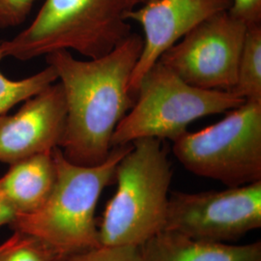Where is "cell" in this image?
Masks as SVG:
<instances>
[{"mask_svg": "<svg viewBox=\"0 0 261 261\" xmlns=\"http://www.w3.org/2000/svg\"><path fill=\"white\" fill-rule=\"evenodd\" d=\"M162 141L136 140L118 163L117 188L98 224L100 245L140 247L164 229L172 169Z\"/></svg>", "mask_w": 261, "mask_h": 261, "instance_id": "277c9868", "label": "cell"}, {"mask_svg": "<svg viewBox=\"0 0 261 261\" xmlns=\"http://www.w3.org/2000/svg\"><path fill=\"white\" fill-rule=\"evenodd\" d=\"M62 257L37 237L14 230L0 244V261H60Z\"/></svg>", "mask_w": 261, "mask_h": 261, "instance_id": "9a60e30c", "label": "cell"}, {"mask_svg": "<svg viewBox=\"0 0 261 261\" xmlns=\"http://www.w3.org/2000/svg\"><path fill=\"white\" fill-rule=\"evenodd\" d=\"M56 182L53 151L10 165L0 176V194L18 215L36 211L45 203Z\"/></svg>", "mask_w": 261, "mask_h": 261, "instance_id": "7c38bea8", "label": "cell"}, {"mask_svg": "<svg viewBox=\"0 0 261 261\" xmlns=\"http://www.w3.org/2000/svg\"><path fill=\"white\" fill-rule=\"evenodd\" d=\"M221 121L173 140V154L190 172L226 187L261 181V103L245 102Z\"/></svg>", "mask_w": 261, "mask_h": 261, "instance_id": "8992f818", "label": "cell"}, {"mask_svg": "<svg viewBox=\"0 0 261 261\" xmlns=\"http://www.w3.org/2000/svg\"><path fill=\"white\" fill-rule=\"evenodd\" d=\"M1 59L3 58L0 53V60ZM57 81L58 76L56 69L48 64L44 70L35 75L19 81L10 80L0 71V116L6 114L16 105L25 102L42 92Z\"/></svg>", "mask_w": 261, "mask_h": 261, "instance_id": "5bb4252c", "label": "cell"}, {"mask_svg": "<svg viewBox=\"0 0 261 261\" xmlns=\"http://www.w3.org/2000/svg\"><path fill=\"white\" fill-rule=\"evenodd\" d=\"M133 10L129 20L143 30V47L132 74L130 90L136 96L143 76L161 56L206 19L229 11L232 0H150Z\"/></svg>", "mask_w": 261, "mask_h": 261, "instance_id": "9c48e42d", "label": "cell"}, {"mask_svg": "<svg viewBox=\"0 0 261 261\" xmlns=\"http://www.w3.org/2000/svg\"><path fill=\"white\" fill-rule=\"evenodd\" d=\"M17 216V211L0 194V227L5 224H12Z\"/></svg>", "mask_w": 261, "mask_h": 261, "instance_id": "d6986e66", "label": "cell"}, {"mask_svg": "<svg viewBox=\"0 0 261 261\" xmlns=\"http://www.w3.org/2000/svg\"><path fill=\"white\" fill-rule=\"evenodd\" d=\"M141 261H261V243L230 245L162 230L140 245Z\"/></svg>", "mask_w": 261, "mask_h": 261, "instance_id": "8fae6325", "label": "cell"}, {"mask_svg": "<svg viewBox=\"0 0 261 261\" xmlns=\"http://www.w3.org/2000/svg\"><path fill=\"white\" fill-rule=\"evenodd\" d=\"M60 261H141L140 248L136 246H105L75 252Z\"/></svg>", "mask_w": 261, "mask_h": 261, "instance_id": "2e32d148", "label": "cell"}, {"mask_svg": "<svg viewBox=\"0 0 261 261\" xmlns=\"http://www.w3.org/2000/svg\"><path fill=\"white\" fill-rule=\"evenodd\" d=\"M260 227L258 181L223 191L171 194L164 229L196 240L228 243Z\"/></svg>", "mask_w": 261, "mask_h": 261, "instance_id": "52a82bcc", "label": "cell"}, {"mask_svg": "<svg viewBox=\"0 0 261 261\" xmlns=\"http://www.w3.org/2000/svg\"><path fill=\"white\" fill-rule=\"evenodd\" d=\"M229 91L247 102L261 103V24L247 28L236 84Z\"/></svg>", "mask_w": 261, "mask_h": 261, "instance_id": "4fadbf2b", "label": "cell"}, {"mask_svg": "<svg viewBox=\"0 0 261 261\" xmlns=\"http://www.w3.org/2000/svg\"><path fill=\"white\" fill-rule=\"evenodd\" d=\"M132 143L113 147L108 159L93 167L69 162L60 148L53 150L56 182L45 203L36 211L18 215L13 230L35 236L62 258L100 246L95 212L106 187L115 180V169Z\"/></svg>", "mask_w": 261, "mask_h": 261, "instance_id": "7a4b0ae2", "label": "cell"}, {"mask_svg": "<svg viewBox=\"0 0 261 261\" xmlns=\"http://www.w3.org/2000/svg\"><path fill=\"white\" fill-rule=\"evenodd\" d=\"M136 97L113 133L112 148L141 139L173 141L197 119L229 112L246 102L229 90L190 85L160 62L143 76Z\"/></svg>", "mask_w": 261, "mask_h": 261, "instance_id": "5b68a950", "label": "cell"}, {"mask_svg": "<svg viewBox=\"0 0 261 261\" xmlns=\"http://www.w3.org/2000/svg\"><path fill=\"white\" fill-rule=\"evenodd\" d=\"M38 0H0V29L17 28L29 16Z\"/></svg>", "mask_w": 261, "mask_h": 261, "instance_id": "e0dca14e", "label": "cell"}, {"mask_svg": "<svg viewBox=\"0 0 261 261\" xmlns=\"http://www.w3.org/2000/svg\"><path fill=\"white\" fill-rule=\"evenodd\" d=\"M142 47L143 37L132 32L100 58L80 60L69 50L46 56L65 95V130L58 148L69 162L93 167L110 156L113 133L135 102L130 77Z\"/></svg>", "mask_w": 261, "mask_h": 261, "instance_id": "6da1fadb", "label": "cell"}, {"mask_svg": "<svg viewBox=\"0 0 261 261\" xmlns=\"http://www.w3.org/2000/svg\"><path fill=\"white\" fill-rule=\"evenodd\" d=\"M67 117L65 95L56 83L28 99L13 115L0 116V162L12 165L59 147Z\"/></svg>", "mask_w": 261, "mask_h": 261, "instance_id": "30bf717a", "label": "cell"}, {"mask_svg": "<svg viewBox=\"0 0 261 261\" xmlns=\"http://www.w3.org/2000/svg\"><path fill=\"white\" fill-rule=\"evenodd\" d=\"M229 13L247 27L261 24V0H232Z\"/></svg>", "mask_w": 261, "mask_h": 261, "instance_id": "ac0fdd59", "label": "cell"}, {"mask_svg": "<svg viewBox=\"0 0 261 261\" xmlns=\"http://www.w3.org/2000/svg\"><path fill=\"white\" fill-rule=\"evenodd\" d=\"M247 28L229 11L219 13L168 48L158 62L190 85L230 90L236 84Z\"/></svg>", "mask_w": 261, "mask_h": 261, "instance_id": "ba28073f", "label": "cell"}, {"mask_svg": "<svg viewBox=\"0 0 261 261\" xmlns=\"http://www.w3.org/2000/svg\"><path fill=\"white\" fill-rule=\"evenodd\" d=\"M148 1H150V0H142V4L145 3V2H148Z\"/></svg>", "mask_w": 261, "mask_h": 261, "instance_id": "ffe728a7", "label": "cell"}, {"mask_svg": "<svg viewBox=\"0 0 261 261\" xmlns=\"http://www.w3.org/2000/svg\"><path fill=\"white\" fill-rule=\"evenodd\" d=\"M142 0H46L31 24L1 41L2 58L28 61L57 50L96 59L132 33L128 16Z\"/></svg>", "mask_w": 261, "mask_h": 261, "instance_id": "3957f363", "label": "cell"}]
</instances>
